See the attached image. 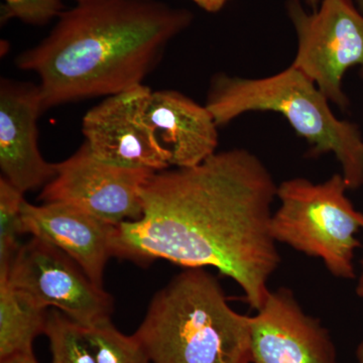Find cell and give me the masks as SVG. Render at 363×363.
Returning <instances> with one entry per match:
<instances>
[{
    "label": "cell",
    "mask_w": 363,
    "mask_h": 363,
    "mask_svg": "<svg viewBox=\"0 0 363 363\" xmlns=\"http://www.w3.org/2000/svg\"><path fill=\"white\" fill-rule=\"evenodd\" d=\"M306 1H307L310 6L313 7V11H316L320 4H321L322 0H306Z\"/></svg>",
    "instance_id": "7402d4cb"
},
{
    "label": "cell",
    "mask_w": 363,
    "mask_h": 363,
    "mask_svg": "<svg viewBox=\"0 0 363 363\" xmlns=\"http://www.w3.org/2000/svg\"><path fill=\"white\" fill-rule=\"evenodd\" d=\"M75 1L77 2V4H80V2L87 1V0H75Z\"/></svg>",
    "instance_id": "d4e9b609"
},
{
    "label": "cell",
    "mask_w": 363,
    "mask_h": 363,
    "mask_svg": "<svg viewBox=\"0 0 363 363\" xmlns=\"http://www.w3.org/2000/svg\"><path fill=\"white\" fill-rule=\"evenodd\" d=\"M362 272L360 274V278L358 279V284L357 286V294L360 298H363V257L362 259Z\"/></svg>",
    "instance_id": "44dd1931"
},
{
    "label": "cell",
    "mask_w": 363,
    "mask_h": 363,
    "mask_svg": "<svg viewBox=\"0 0 363 363\" xmlns=\"http://www.w3.org/2000/svg\"><path fill=\"white\" fill-rule=\"evenodd\" d=\"M143 118L168 152L171 166H198L216 152L218 125L211 112L178 91H152Z\"/></svg>",
    "instance_id": "4fadbf2b"
},
{
    "label": "cell",
    "mask_w": 363,
    "mask_h": 363,
    "mask_svg": "<svg viewBox=\"0 0 363 363\" xmlns=\"http://www.w3.org/2000/svg\"><path fill=\"white\" fill-rule=\"evenodd\" d=\"M39 85L13 79L0 81V169L2 177L23 193L47 185L56 164L39 149L38 119L43 113Z\"/></svg>",
    "instance_id": "8fae6325"
},
{
    "label": "cell",
    "mask_w": 363,
    "mask_h": 363,
    "mask_svg": "<svg viewBox=\"0 0 363 363\" xmlns=\"http://www.w3.org/2000/svg\"><path fill=\"white\" fill-rule=\"evenodd\" d=\"M50 341L52 363H97L83 327L57 310L49 312L45 332Z\"/></svg>",
    "instance_id": "2e32d148"
},
{
    "label": "cell",
    "mask_w": 363,
    "mask_h": 363,
    "mask_svg": "<svg viewBox=\"0 0 363 363\" xmlns=\"http://www.w3.org/2000/svg\"><path fill=\"white\" fill-rule=\"evenodd\" d=\"M83 331L97 363H152L135 334L125 335L111 320L83 327Z\"/></svg>",
    "instance_id": "9a60e30c"
},
{
    "label": "cell",
    "mask_w": 363,
    "mask_h": 363,
    "mask_svg": "<svg viewBox=\"0 0 363 363\" xmlns=\"http://www.w3.org/2000/svg\"><path fill=\"white\" fill-rule=\"evenodd\" d=\"M4 21L18 18L26 25L42 26L58 20L65 11L63 0H4Z\"/></svg>",
    "instance_id": "ac0fdd59"
},
{
    "label": "cell",
    "mask_w": 363,
    "mask_h": 363,
    "mask_svg": "<svg viewBox=\"0 0 363 363\" xmlns=\"http://www.w3.org/2000/svg\"><path fill=\"white\" fill-rule=\"evenodd\" d=\"M358 4H359L360 7L363 9V0H357Z\"/></svg>",
    "instance_id": "cb8c5ba5"
},
{
    "label": "cell",
    "mask_w": 363,
    "mask_h": 363,
    "mask_svg": "<svg viewBox=\"0 0 363 363\" xmlns=\"http://www.w3.org/2000/svg\"><path fill=\"white\" fill-rule=\"evenodd\" d=\"M206 107L217 125L252 111L283 114L316 154L332 152L350 190L363 186V140L355 124L334 116L313 81L293 65L271 77L247 79L219 74L212 81Z\"/></svg>",
    "instance_id": "277c9868"
},
{
    "label": "cell",
    "mask_w": 363,
    "mask_h": 363,
    "mask_svg": "<svg viewBox=\"0 0 363 363\" xmlns=\"http://www.w3.org/2000/svg\"><path fill=\"white\" fill-rule=\"evenodd\" d=\"M152 92L138 85L105 97L85 114L82 133L95 157L124 168L162 172L171 167L168 152L143 118Z\"/></svg>",
    "instance_id": "9c48e42d"
},
{
    "label": "cell",
    "mask_w": 363,
    "mask_h": 363,
    "mask_svg": "<svg viewBox=\"0 0 363 363\" xmlns=\"http://www.w3.org/2000/svg\"><path fill=\"white\" fill-rule=\"evenodd\" d=\"M357 359L358 362L363 363V341L357 348Z\"/></svg>",
    "instance_id": "603a6c76"
},
{
    "label": "cell",
    "mask_w": 363,
    "mask_h": 363,
    "mask_svg": "<svg viewBox=\"0 0 363 363\" xmlns=\"http://www.w3.org/2000/svg\"><path fill=\"white\" fill-rule=\"evenodd\" d=\"M56 169L40 200L70 205L113 225L142 218L143 190L157 173L101 161L86 142Z\"/></svg>",
    "instance_id": "ba28073f"
},
{
    "label": "cell",
    "mask_w": 363,
    "mask_h": 363,
    "mask_svg": "<svg viewBox=\"0 0 363 363\" xmlns=\"http://www.w3.org/2000/svg\"><path fill=\"white\" fill-rule=\"evenodd\" d=\"M347 190L340 174L323 183L305 178L283 182L271 233L277 242L323 260L332 276L351 279L355 278V252L362 245L357 234L363 229V213L348 199Z\"/></svg>",
    "instance_id": "5b68a950"
},
{
    "label": "cell",
    "mask_w": 363,
    "mask_h": 363,
    "mask_svg": "<svg viewBox=\"0 0 363 363\" xmlns=\"http://www.w3.org/2000/svg\"><path fill=\"white\" fill-rule=\"evenodd\" d=\"M288 13L295 26L298 50L292 65L316 84L329 101L348 105L342 90L344 74L358 66L363 75V16L351 0H322L311 13L298 0Z\"/></svg>",
    "instance_id": "8992f818"
},
{
    "label": "cell",
    "mask_w": 363,
    "mask_h": 363,
    "mask_svg": "<svg viewBox=\"0 0 363 363\" xmlns=\"http://www.w3.org/2000/svg\"><path fill=\"white\" fill-rule=\"evenodd\" d=\"M25 233L51 243L75 260L91 281L104 288L105 266L114 257L116 227L62 203L23 206Z\"/></svg>",
    "instance_id": "7c38bea8"
},
{
    "label": "cell",
    "mask_w": 363,
    "mask_h": 363,
    "mask_svg": "<svg viewBox=\"0 0 363 363\" xmlns=\"http://www.w3.org/2000/svg\"><path fill=\"white\" fill-rule=\"evenodd\" d=\"M45 310L0 278V359L33 352V340L47 328Z\"/></svg>",
    "instance_id": "5bb4252c"
},
{
    "label": "cell",
    "mask_w": 363,
    "mask_h": 363,
    "mask_svg": "<svg viewBox=\"0 0 363 363\" xmlns=\"http://www.w3.org/2000/svg\"><path fill=\"white\" fill-rule=\"evenodd\" d=\"M278 185L247 150L215 152L190 168L157 172L143 190V214L116 227L114 257L211 267L233 279L260 309L281 262L271 233Z\"/></svg>",
    "instance_id": "6da1fadb"
},
{
    "label": "cell",
    "mask_w": 363,
    "mask_h": 363,
    "mask_svg": "<svg viewBox=\"0 0 363 363\" xmlns=\"http://www.w3.org/2000/svg\"><path fill=\"white\" fill-rule=\"evenodd\" d=\"M40 307H55L83 327L111 320V296L95 285L68 255L33 236L16 253L6 274L0 276Z\"/></svg>",
    "instance_id": "52a82bcc"
},
{
    "label": "cell",
    "mask_w": 363,
    "mask_h": 363,
    "mask_svg": "<svg viewBox=\"0 0 363 363\" xmlns=\"http://www.w3.org/2000/svg\"><path fill=\"white\" fill-rule=\"evenodd\" d=\"M21 192L6 178H0V276L6 274L21 247L20 238L25 233Z\"/></svg>",
    "instance_id": "e0dca14e"
},
{
    "label": "cell",
    "mask_w": 363,
    "mask_h": 363,
    "mask_svg": "<svg viewBox=\"0 0 363 363\" xmlns=\"http://www.w3.org/2000/svg\"><path fill=\"white\" fill-rule=\"evenodd\" d=\"M252 363H336L329 331L305 313L292 291H271L250 317Z\"/></svg>",
    "instance_id": "30bf717a"
},
{
    "label": "cell",
    "mask_w": 363,
    "mask_h": 363,
    "mask_svg": "<svg viewBox=\"0 0 363 363\" xmlns=\"http://www.w3.org/2000/svg\"><path fill=\"white\" fill-rule=\"evenodd\" d=\"M192 1L208 13H217L229 0H192Z\"/></svg>",
    "instance_id": "d6986e66"
},
{
    "label": "cell",
    "mask_w": 363,
    "mask_h": 363,
    "mask_svg": "<svg viewBox=\"0 0 363 363\" xmlns=\"http://www.w3.org/2000/svg\"><path fill=\"white\" fill-rule=\"evenodd\" d=\"M0 363H39L35 359L33 352L25 353V354H16L11 357L1 358Z\"/></svg>",
    "instance_id": "ffe728a7"
},
{
    "label": "cell",
    "mask_w": 363,
    "mask_h": 363,
    "mask_svg": "<svg viewBox=\"0 0 363 363\" xmlns=\"http://www.w3.org/2000/svg\"><path fill=\"white\" fill-rule=\"evenodd\" d=\"M192 20L191 11L160 0H87L64 11L16 64L39 76L44 112L108 97L142 85Z\"/></svg>",
    "instance_id": "7a4b0ae2"
},
{
    "label": "cell",
    "mask_w": 363,
    "mask_h": 363,
    "mask_svg": "<svg viewBox=\"0 0 363 363\" xmlns=\"http://www.w3.org/2000/svg\"><path fill=\"white\" fill-rule=\"evenodd\" d=\"M135 336L152 363H252L250 316L231 308L204 267L157 293Z\"/></svg>",
    "instance_id": "3957f363"
}]
</instances>
